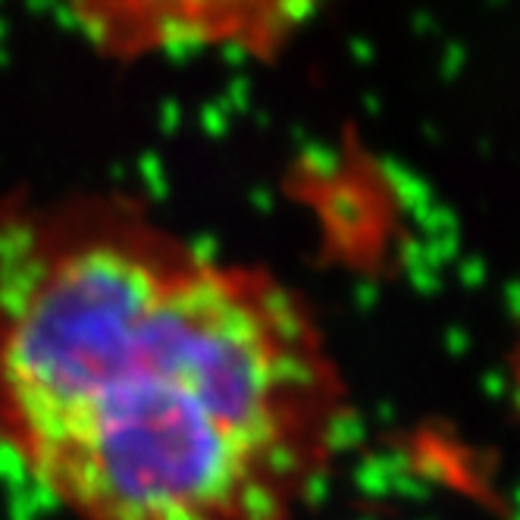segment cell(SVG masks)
<instances>
[{
	"label": "cell",
	"mask_w": 520,
	"mask_h": 520,
	"mask_svg": "<svg viewBox=\"0 0 520 520\" xmlns=\"http://www.w3.org/2000/svg\"><path fill=\"white\" fill-rule=\"evenodd\" d=\"M517 398H520V345H517Z\"/></svg>",
	"instance_id": "cell-2"
},
{
	"label": "cell",
	"mask_w": 520,
	"mask_h": 520,
	"mask_svg": "<svg viewBox=\"0 0 520 520\" xmlns=\"http://www.w3.org/2000/svg\"><path fill=\"white\" fill-rule=\"evenodd\" d=\"M342 386L273 276L110 210L0 223V436L79 520H294Z\"/></svg>",
	"instance_id": "cell-1"
}]
</instances>
